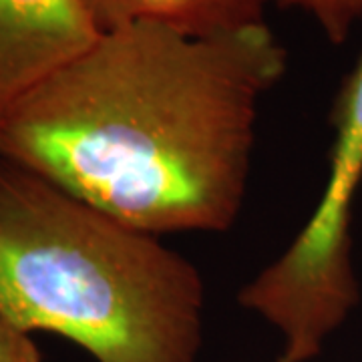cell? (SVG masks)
Segmentation results:
<instances>
[{"instance_id":"7a4b0ae2","label":"cell","mask_w":362,"mask_h":362,"mask_svg":"<svg viewBox=\"0 0 362 362\" xmlns=\"http://www.w3.org/2000/svg\"><path fill=\"white\" fill-rule=\"evenodd\" d=\"M0 310L95 362H197L206 286L159 235L0 157Z\"/></svg>"},{"instance_id":"277c9868","label":"cell","mask_w":362,"mask_h":362,"mask_svg":"<svg viewBox=\"0 0 362 362\" xmlns=\"http://www.w3.org/2000/svg\"><path fill=\"white\" fill-rule=\"evenodd\" d=\"M99 37L81 0H0V125Z\"/></svg>"},{"instance_id":"3957f363","label":"cell","mask_w":362,"mask_h":362,"mask_svg":"<svg viewBox=\"0 0 362 362\" xmlns=\"http://www.w3.org/2000/svg\"><path fill=\"white\" fill-rule=\"evenodd\" d=\"M328 175L312 216L238 300L282 338L278 362H310L361 300L352 264V211L362 183V52L338 89Z\"/></svg>"},{"instance_id":"6da1fadb","label":"cell","mask_w":362,"mask_h":362,"mask_svg":"<svg viewBox=\"0 0 362 362\" xmlns=\"http://www.w3.org/2000/svg\"><path fill=\"white\" fill-rule=\"evenodd\" d=\"M288 52L270 26L195 39L103 33L0 125V157L141 232H228L242 214L259 103Z\"/></svg>"},{"instance_id":"5b68a950","label":"cell","mask_w":362,"mask_h":362,"mask_svg":"<svg viewBox=\"0 0 362 362\" xmlns=\"http://www.w3.org/2000/svg\"><path fill=\"white\" fill-rule=\"evenodd\" d=\"M103 33L159 25L195 39H214L264 25L266 0H81Z\"/></svg>"},{"instance_id":"8992f818","label":"cell","mask_w":362,"mask_h":362,"mask_svg":"<svg viewBox=\"0 0 362 362\" xmlns=\"http://www.w3.org/2000/svg\"><path fill=\"white\" fill-rule=\"evenodd\" d=\"M280 8H296L308 14L332 45L346 42L362 18V0H266Z\"/></svg>"},{"instance_id":"52a82bcc","label":"cell","mask_w":362,"mask_h":362,"mask_svg":"<svg viewBox=\"0 0 362 362\" xmlns=\"http://www.w3.org/2000/svg\"><path fill=\"white\" fill-rule=\"evenodd\" d=\"M0 362H42L33 334L0 310Z\"/></svg>"}]
</instances>
